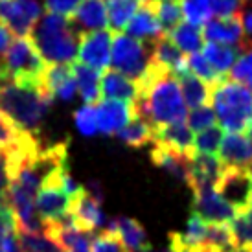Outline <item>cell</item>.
<instances>
[{
    "label": "cell",
    "instance_id": "6da1fadb",
    "mask_svg": "<svg viewBox=\"0 0 252 252\" xmlns=\"http://www.w3.org/2000/svg\"><path fill=\"white\" fill-rule=\"evenodd\" d=\"M140 96L134 103V112L153 127L186 122V103L177 77L164 66L151 61L140 81Z\"/></svg>",
    "mask_w": 252,
    "mask_h": 252
},
{
    "label": "cell",
    "instance_id": "7a4b0ae2",
    "mask_svg": "<svg viewBox=\"0 0 252 252\" xmlns=\"http://www.w3.org/2000/svg\"><path fill=\"white\" fill-rule=\"evenodd\" d=\"M52 101L54 98L41 85H17L11 81L0 85V112L26 134L39 136Z\"/></svg>",
    "mask_w": 252,
    "mask_h": 252
},
{
    "label": "cell",
    "instance_id": "3957f363",
    "mask_svg": "<svg viewBox=\"0 0 252 252\" xmlns=\"http://www.w3.org/2000/svg\"><path fill=\"white\" fill-rule=\"evenodd\" d=\"M30 35L46 63H70L77 56L81 32H77L68 17L46 13L37 21L35 28Z\"/></svg>",
    "mask_w": 252,
    "mask_h": 252
},
{
    "label": "cell",
    "instance_id": "277c9868",
    "mask_svg": "<svg viewBox=\"0 0 252 252\" xmlns=\"http://www.w3.org/2000/svg\"><path fill=\"white\" fill-rule=\"evenodd\" d=\"M212 109L221 127L228 133H241L252 122V91L234 79H221L212 85Z\"/></svg>",
    "mask_w": 252,
    "mask_h": 252
},
{
    "label": "cell",
    "instance_id": "5b68a950",
    "mask_svg": "<svg viewBox=\"0 0 252 252\" xmlns=\"http://www.w3.org/2000/svg\"><path fill=\"white\" fill-rule=\"evenodd\" d=\"M7 81L17 85H41L46 61L41 57L32 37H19L4 56Z\"/></svg>",
    "mask_w": 252,
    "mask_h": 252
},
{
    "label": "cell",
    "instance_id": "8992f818",
    "mask_svg": "<svg viewBox=\"0 0 252 252\" xmlns=\"http://www.w3.org/2000/svg\"><path fill=\"white\" fill-rule=\"evenodd\" d=\"M151 46L153 42L138 41L127 33H116L111 46L112 70L124 74L133 81H140L151 64Z\"/></svg>",
    "mask_w": 252,
    "mask_h": 252
},
{
    "label": "cell",
    "instance_id": "52a82bcc",
    "mask_svg": "<svg viewBox=\"0 0 252 252\" xmlns=\"http://www.w3.org/2000/svg\"><path fill=\"white\" fill-rule=\"evenodd\" d=\"M68 168L59 169L41 184L35 197V208L41 219L46 223H54L70 210V195L64 191L63 173Z\"/></svg>",
    "mask_w": 252,
    "mask_h": 252
},
{
    "label": "cell",
    "instance_id": "ba28073f",
    "mask_svg": "<svg viewBox=\"0 0 252 252\" xmlns=\"http://www.w3.org/2000/svg\"><path fill=\"white\" fill-rule=\"evenodd\" d=\"M216 191L236 210L245 212L252 204V181L247 168H226L216 182Z\"/></svg>",
    "mask_w": 252,
    "mask_h": 252
},
{
    "label": "cell",
    "instance_id": "9c48e42d",
    "mask_svg": "<svg viewBox=\"0 0 252 252\" xmlns=\"http://www.w3.org/2000/svg\"><path fill=\"white\" fill-rule=\"evenodd\" d=\"M41 11L37 0H0V19L19 37H28L33 32Z\"/></svg>",
    "mask_w": 252,
    "mask_h": 252
},
{
    "label": "cell",
    "instance_id": "30bf717a",
    "mask_svg": "<svg viewBox=\"0 0 252 252\" xmlns=\"http://www.w3.org/2000/svg\"><path fill=\"white\" fill-rule=\"evenodd\" d=\"M112 32L96 30V32H81L79 35V61L92 66L94 70H107L111 64Z\"/></svg>",
    "mask_w": 252,
    "mask_h": 252
},
{
    "label": "cell",
    "instance_id": "8fae6325",
    "mask_svg": "<svg viewBox=\"0 0 252 252\" xmlns=\"http://www.w3.org/2000/svg\"><path fill=\"white\" fill-rule=\"evenodd\" d=\"M68 212L74 217L76 226L83 232L92 234L98 228L103 230V226H107V223H109V217L101 210V203L96 201L85 188H81V191L70 201V210Z\"/></svg>",
    "mask_w": 252,
    "mask_h": 252
},
{
    "label": "cell",
    "instance_id": "7c38bea8",
    "mask_svg": "<svg viewBox=\"0 0 252 252\" xmlns=\"http://www.w3.org/2000/svg\"><path fill=\"white\" fill-rule=\"evenodd\" d=\"M191 208L197 216H201L206 223H230L236 217V210L216 191V188L193 189V204Z\"/></svg>",
    "mask_w": 252,
    "mask_h": 252
},
{
    "label": "cell",
    "instance_id": "4fadbf2b",
    "mask_svg": "<svg viewBox=\"0 0 252 252\" xmlns=\"http://www.w3.org/2000/svg\"><path fill=\"white\" fill-rule=\"evenodd\" d=\"M41 87L52 98H59L64 103L72 101L77 94V83L72 72V63L48 64L42 74Z\"/></svg>",
    "mask_w": 252,
    "mask_h": 252
},
{
    "label": "cell",
    "instance_id": "5bb4252c",
    "mask_svg": "<svg viewBox=\"0 0 252 252\" xmlns=\"http://www.w3.org/2000/svg\"><path fill=\"white\" fill-rule=\"evenodd\" d=\"M134 105L116 101V99H103L96 107V118H98V131L107 136L118 134L124 127L133 120Z\"/></svg>",
    "mask_w": 252,
    "mask_h": 252
},
{
    "label": "cell",
    "instance_id": "9a60e30c",
    "mask_svg": "<svg viewBox=\"0 0 252 252\" xmlns=\"http://www.w3.org/2000/svg\"><path fill=\"white\" fill-rule=\"evenodd\" d=\"M223 162L216 155L193 153L189 160V182L188 186L193 189L216 188V182L223 173Z\"/></svg>",
    "mask_w": 252,
    "mask_h": 252
},
{
    "label": "cell",
    "instance_id": "2e32d148",
    "mask_svg": "<svg viewBox=\"0 0 252 252\" xmlns=\"http://www.w3.org/2000/svg\"><path fill=\"white\" fill-rule=\"evenodd\" d=\"M204 39L217 44H226V46H236L241 48L245 42V30L241 22V15L230 17V19H210L203 28Z\"/></svg>",
    "mask_w": 252,
    "mask_h": 252
},
{
    "label": "cell",
    "instance_id": "e0dca14e",
    "mask_svg": "<svg viewBox=\"0 0 252 252\" xmlns=\"http://www.w3.org/2000/svg\"><path fill=\"white\" fill-rule=\"evenodd\" d=\"M126 32L127 35L144 42H153L166 33L162 30L158 19H157V13L153 9V0H144V4L138 7V11L133 15V19L127 22Z\"/></svg>",
    "mask_w": 252,
    "mask_h": 252
},
{
    "label": "cell",
    "instance_id": "ac0fdd59",
    "mask_svg": "<svg viewBox=\"0 0 252 252\" xmlns=\"http://www.w3.org/2000/svg\"><path fill=\"white\" fill-rule=\"evenodd\" d=\"M151 160L155 162V166L168 171L177 181L184 182V184L189 182V160H191L189 155L179 153L173 147L160 144V142H153Z\"/></svg>",
    "mask_w": 252,
    "mask_h": 252
},
{
    "label": "cell",
    "instance_id": "d6986e66",
    "mask_svg": "<svg viewBox=\"0 0 252 252\" xmlns=\"http://www.w3.org/2000/svg\"><path fill=\"white\" fill-rule=\"evenodd\" d=\"M219 153L226 168H249L252 164V140L241 133H226Z\"/></svg>",
    "mask_w": 252,
    "mask_h": 252
},
{
    "label": "cell",
    "instance_id": "ffe728a7",
    "mask_svg": "<svg viewBox=\"0 0 252 252\" xmlns=\"http://www.w3.org/2000/svg\"><path fill=\"white\" fill-rule=\"evenodd\" d=\"M101 96L105 99H116L134 105L140 96V87L136 81L126 77L116 70H105L101 77Z\"/></svg>",
    "mask_w": 252,
    "mask_h": 252
},
{
    "label": "cell",
    "instance_id": "44dd1931",
    "mask_svg": "<svg viewBox=\"0 0 252 252\" xmlns=\"http://www.w3.org/2000/svg\"><path fill=\"white\" fill-rule=\"evenodd\" d=\"M151 61L164 66L173 76L188 70V57L184 56V52L177 46L175 42L171 41V37L168 33H164L157 41H153V46H151Z\"/></svg>",
    "mask_w": 252,
    "mask_h": 252
},
{
    "label": "cell",
    "instance_id": "7402d4cb",
    "mask_svg": "<svg viewBox=\"0 0 252 252\" xmlns=\"http://www.w3.org/2000/svg\"><path fill=\"white\" fill-rule=\"evenodd\" d=\"M70 21L77 30H83V32L105 30L109 26L105 0H81V4L72 13Z\"/></svg>",
    "mask_w": 252,
    "mask_h": 252
},
{
    "label": "cell",
    "instance_id": "603a6c76",
    "mask_svg": "<svg viewBox=\"0 0 252 252\" xmlns=\"http://www.w3.org/2000/svg\"><path fill=\"white\" fill-rule=\"evenodd\" d=\"M105 230H111L114 234H118V238L122 239V243L129 249L131 252L142 251L149 247V241H147V234L136 219H131V217L120 216V217H112L109 219Z\"/></svg>",
    "mask_w": 252,
    "mask_h": 252
},
{
    "label": "cell",
    "instance_id": "cb8c5ba5",
    "mask_svg": "<svg viewBox=\"0 0 252 252\" xmlns=\"http://www.w3.org/2000/svg\"><path fill=\"white\" fill-rule=\"evenodd\" d=\"M173 147L175 151L184 155H193V131L186 122H177L169 126L155 127V140Z\"/></svg>",
    "mask_w": 252,
    "mask_h": 252
},
{
    "label": "cell",
    "instance_id": "d4e9b609",
    "mask_svg": "<svg viewBox=\"0 0 252 252\" xmlns=\"http://www.w3.org/2000/svg\"><path fill=\"white\" fill-rule=\"evenodd\" d=\"M72 72H74V77H76L77 92H79L81 99L85 101V105L98 103L99 98H101V77H99V72L94 70L89 64L81 63V61L72 63Z\"/></svg>",
    "mask_w": 252,
    "mask_h": 252
},
{
    "label": "cell",
    "instance_id": "484cf974",
    "mask_svg": "<svg viewBox=\"0 0 252 252\" xmlns=\"http://www.w3.org/2000/svg\"><path fill=\"white\" fill-rule=\"evenodd\" d=\"M177 79L181 81V92L184 103L191 109L203 107L208 103V99L212 98V87L208 83H204L203 79H199L193 76L189 70H184L181 74H177Z\"/></svg>",
    "mask_w": 252,
    "mask_h": 252
},
{
    "label": "cell",
    "instance_id": "4316f807",
    "mask_svg": "<svg viewBox=\"0 0 252 252\" xmlns=\"http://www.w3.org/2000/svg\"><path fill=\"white\" fill-rule=\"evenodd\" d=\"M239 54H241V50L236 46H226V44H217V42H208L203 46L204 59L214 66V70L219 76L223 77H226V74L232 70Z\"/></svg>",
    "mask_w": 252,
    "mask_h": 252
},
{
    "label": "cell",
    "instance_id": "83f0119b",
    "mask_svg": "<svg viewBox=\"0 0 252 252\" xmlns=\"http://www.w3.org/2000/svg\"><path fill=\"white\" fill-rule=\"evenodd\" d=\"M116 136L120 138L122 144H126L129 147H142L155 140V127L144 116L134 112L133 120Z\"/></svg>",
    "mask_w": 252,
    "mask_h": 252
},
{
    "label": "cell",
    "instance_id": "f1b7e54d",
    "mask_svg": "<svg viewBox=\"0 0 252 252\" xmlns=\"http://www.w3.org/2000/svg\"><path fill=\"white\" fill-rule=\"evenodd\" d=\"M142 4L144 0H105L111 32L118 33L122 30H126L127 22L133 19V15L138 11Z\"/></svg>",
    "mask_w": 252,
    "mask_h": 252
},
{
    "label": "cell",
    "instance_id": "f546056e",
    "mask_svg": "<svg viewBox=\"0 0 252 252\" xmlns=\"http://www.w3.org/2000/svg\"><path fill=\"white\" fill-rule=\"evenodd\" d=\"M171 37V41L175 42L177 46L184 52V54H197L199 50L203 48L204 44V35H203V28L201 26H193L189 22H181L177 28H173L168 33Z\"/></svg>",
    "mask_w": 252,
    "mask_h": 252
},
{
    "label": "cell",
    "instance_id": "4dcf8cb0",
    "mask_svg": "<svg viewBox=\"0 0 252 252\" xmlns=\"http://www.w3.org/2000/svg\"><path fill=\"white\" fill-rule=\"evenodd\" d=\"M153 9L157 13V19L160 22L162 30L169 33L173 28H177L182 22V6L175 0H153Z\"/></svg>",
    "mask_w": 252,
    "mask_h": 252
},
{
    "label": "cell",
    "instance_id": "1f68e13d",
    "mask_svg": "<svg viewBox=\"0 0 252 252\" xmlns=\"http://www.w3.org/2000/svg\"><path fill=\"white\" fill-rule=\"evenodd\" d=\"M239 50H241V54L232 66L230 76L234 81L245 85L249 91H252V41L245 39Z\"/></svg>",
    "mask_w": 252,
    "mask_h": 252
},
{
    "label": "cell",
    "instance_id": "d6a6232c",
    "mask_svg": "<svg viewBox=\"0 0 252 252\" xmlns=\"http://www.w3.org/2000/svg\"><path fill=\"white\" fill-rule=\"evenodd\" d=\"M19 245L22 252H64L52 238L46 234H33V232L17 230Z\"/></svg>",
    "mask_w": 252,
    "mask_h": 252
},
{
    "label": "cell",
    "instance_id": "836d02e7",
    "mask_svg": "<svg viewBox=\"0 0 252 252\" xmlns=\"http://www.w3.org/2000/svg\"><path fill=\"white\" fill-rule=\"evenodd\" d=\"M203 245H208L212 249H216L219 252H224L236 247L234 236H232L230 224L228 223H208V230H206V239Z\"/></svg>",
    "mask_w": 252,
    "mask_h": 252
},
{
    "label": "cell",
    "instance_id": "e575fe53",
    "mask_svg": "<svg viewBox=\"0 0 252 252\" xmlns=\"http://www.w3.org/2000/svg\"><path fill=\"white\" fill-rule=\"evenodd\" d=\"M223 127L212 126L204 129L201 133H197L193 138V153H204V155H216L223 142Z\"/></svg>",
    "mask_w": 252,
    "mask_h": 252
},
{
    "label": "cell",
    "instance_id": "d590c367",
    "mask_svg": "<svg viewBox=\"0 0 252 252\" xmlns=\"http://www.w3.org/2000/svg\"><path fill=\"white\" fill-rule=\"evenodd\" d=\"M230 230L236 245L252 247V204L230 221Z\"/></svg>",
    "mask_w": 252,
    "mask_h": 252
},
{
    "label": "cell",
    "instance_id": "8d00e7d4",
    "mask_svg": "<svg viewBox=\"0 0 252 252\" xmlns=\"http://www.w3.org/2000/svg\"><path fill=\"white\" fill-rule=\"evenodd\" d=\"M182 15L186 22L193 26H204L210 21L212 7L210 0H182Z\"/></svg>",
    "mask_w": 252,
    "mask_h": 252
},
{
    "label": "cell",
    "instance_id": "74e56055",
    "mask_svg": "<svg viewBox=\"0 0 252 252\" xmlns=\"http://www.w3.org/2000/svg\"><path fill=\"white\" fill-rule=\"evenodd\" d=\"M188 70L193 74V76H197L199 79H203L204 83H208L212 87V85L219 83L221 79H224L223 76H219L216 70H214V66H212L206 59H204L203 54H191V56H188Z\"/></svg>",
    "mask_w": 252,
    "mask_h": 252
},
{
    "label": "cell",
    "instance_id": "f35d334b",
    "mask_svg": "<svg viewBox=\"0 0 252 252\" xmlns=\"http://www.w3.org/2000/svg\"><path fill=\"white\" fill-rule=\"evenodd\" d=\"M9 181H11V153L0 144V208L9 206Z\"/></svg>",
    "mask_w": 252,
    "mask_h": 252
},
{
    "label": "cell",
    "instance_id": "ab89813d",
    "mask_svg": "<svg viewBox=\"0 0 252 252\" xmlns=\"http://www.w3.org/2000/svg\"><path fill=\"white\" fill-rule=\"evenodd\" d=\"M74 122H76L77 131L83 136H94L98 133V118H96V107L83 105L74 112Z\"/></svg>",
    "mask_w": 252,
    "mask_h": 252
},
{
    "label": "cell",
    "instance_id": "60d3db41",
    "mask_svg": "<svg viewBox=\"0 0 252 252\" xmlns=\"http://www.w3.org/2000/svg\"><path fill=\"white\" fill-rule=\"evenodd\" d=\"M216 111L208 105H203L189 112L186 116V124H188V127L193 133H201L204 129L216 126Z\"/></svg>",
    "mask_w": 252,
    "mask_h": 252
},
{
    "label": "cell",
    "instance_id": "b9f144b4",
    "mask_svg": "<svg viewBox=\"0 0 252 252\" xmlns=\"http://www.w3.org/2000/svg\"><path fill=\"white\" fill-rule=\"evenodd\" d=\"M91 252H126V245L122 243L118 234L111 230H101L94 234Z\"/></svg>",
    "mask_w": 252,
    "mask_h": 252
},
{
    "label": "cell",
    "instance_id": "7bdbcfd3",
    "mask_svg": "<svg viewBox=\"0 0 252 252\" xmlns=\"http://www.w3.org/2000/svg\"><path fill=\"white\" fill-rule=\"evenodd\" d=\"M212 13H216L219 19H230L241 15L245 7V0H210Z\"/></svg>",
    "mask_w": 252,
    "mask_h": 252
},
{
    "label": "cell",
    "instance_id": "ee69618b",
    "mask_svg": "<svg viewBox=\"0 0 252 252\" xmlns=\"http://www.w3.org/2000/svg\"><path fill=\"white\" fill-rule=\"evenodd\" d=\"M79 4H81V0H46L44 9H46V13L63 15V17L70 19Z\"/></svg>",
    "mask_w": 252,
    "mask_h": 252
},
{
    "label": "cell",
    "instance_id": "f6af8a7d",
    "mask_svg": "<svg viewBox=\"0 0 252 252\" xmlns=\"http://www.w3.org/2000/svg\"><path fill=\"white\" fill-rule=\"evenodd\" d=\"M15 42V33L6 22L0 19V57H4L9 52L11 44Z\"/></svg>",
    "mask_w": 252,
    "mask_h": 252
},
{
    "label": "cell",
    "instance_id": "bcb514c9",
    "mask_svg": "<svg viewBox=\"0 0 252 252\" xmlns=\"http://www.w3.org/2000/svg\"><path fill=\"white\" fill-rule=\"evenodd\" d=\"M85 189H87V191H89L96 201H99V203H103V201H105V189H103V184H101L99 181H96V179L87 182Z\"/></svg>",
    "mask_w": 252,
    "mask_h": 252
},
{
    "label": "cell",
    "instance_id": "7dc6e473",
    "mask_svg": "<svg viewBox=\"0 0 252 252\" xmlns=\"http://www.w3.org/2000/svg\"><path fill=\"white\" fill-rule=\"evenodd\" d=\"M241 22H243L245 35L252 37V6H249V4H245L243 11H241Z\"/></svg>",
    "mask_w": 252,
    "mask_h": 252
},
{
    "label": "cell",
    "instance_id": "c3c4849f",
    "mask_svg": "<svg viewBox=\"0 0 252 252\" xmlns=\"http://www.w3.org/2000/svg\"><path fill=\"white\" fill-rule=\"evenodd\" d=\"M7 83V74H6V64H4V57H0V85Z\"/></svg>",
    "mask_w": 252,
    "mask_h": 252
},
{
    "label": "cell",
    "instance_id": "681fc988",
    "mask_svg": "<svg viewBox=\"0 0 252 252\" xmlns=\"http://www.w3.org/2000/svg\"><path fill=\"white\" fill-rule=\"evenodd\" d=\"M188 252H219V251H216V249H212L208 245H197L193 249H189Z\"/></svg>",
    "mask_w": 252,
    "mask_h": 252
},
{
    "label": "cell",
    "instance_id": "f907efd6",
    "mask_svg": "<svg viewBox=\"0 0 252 252\" xmlns=\"http://www.w3.org/2000/svg\"><path fill=\"white\" fill-rule=\"evenodd\" d=\"M224 252H252V247L236 245V247H232V249H228V251H224Z\"/></svg>",
    "mask_w": 252,
    "mask_h": 252
},
{
    "label": "cell",
    "instance_id": "816d5d0a",
    "mask_svg": "<svg viewBox=\"0 0 252 252\" xmlns=\"http://www.w3.org/2000/svg\"><path fill=\"white\" fill-rule=\"evenodd\" d=\"M136 252H173V251H171V249H151V247H146V249L136 251Z\"/></svg>",
    "mask_w": 252,
    "mask_h": 252
},
{
    "label": "cell",
    "instance_id": "f5cc1de1",
    "mask_svg": "<svg viewBox=\"0 0 252 252\" xmlns=\"http://www.w3.org/2000/svg\"><path fill=\"white\" fill-rule=\"evenodd\" d=\"M247 133H249V138L252 140V122L249 124V127H247Z\"/></svg>",
    "mask_w": 252,
    "mask_h": 252
},
{
    "label": "cell",
    "instance_id": "db71d44e",
    "mask_svg": "<svg viewBox=\"0 0 252 252\" xmlns=\"http://www.w3.org/2000/svg\"><path fill=\"white\" fill-rule=\"evenodd\" d=\"M249 173H251V181H252V164L249 166Z\"/></svg>",
    "mask_w": 252,
    "mask_h": 252
},
{
    "label": "cell",
    "instance_id": "11a10c76",
    "mask_svg": "<svg viewBox=\"0 0 252 252\" xmlns=\"http://www.w3.org/2000/svg\"><path fill=\"white\" fill-rule=\"evenodd\" d=\"M0 252H6V251H4V249H2V243H0Z\"/></svg>",
    "mask_w": 252,
    "mask_h": 252
},
{
    "label": "cell",
    "instance_id": "9f6ffc18",
    "mask_svg": "<svg viewBox=\"0 0 252 252\" xmlns=\"http://www.w3.org/2000/svg\"><path fill=\"white\" fill-rule=\"evenodd\" d=\"M175 2H179V0H175Z\"/></svg>",
    "mask_w": 252,
    "mask_h": 252
}]
</instances>
